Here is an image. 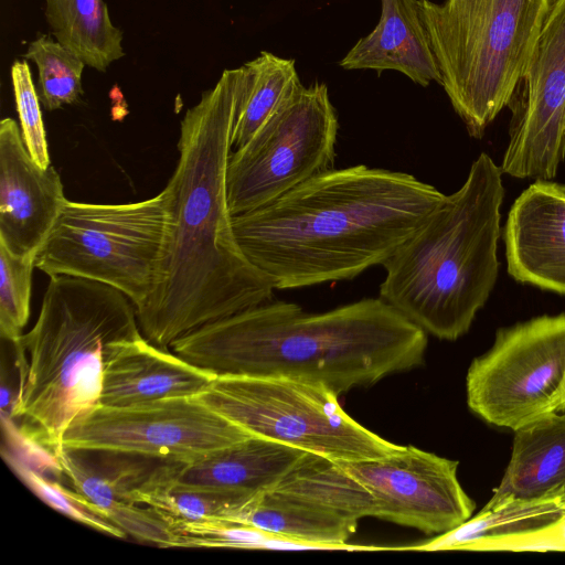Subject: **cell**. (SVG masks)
Segmentation results:
<instances>
[{"mask_svg": "<svg viewBox=\"0 0 565 565\" xmlns=\"http://www.w3.org/2000/svg\"><path fill=\"white\" fill-rule=\"evenodd\" d=\"M243 65L225 70L181 120L179 160L166 189L170 227L158 286L136 309L160 348L216 320L270 301L274 287L241 249L226 172Z\"/></svg>", "mask_w": 565, "mask_h": 565, "instance_id": "obj_1", "label": "cell"}, {"mask_svg": "<svg viewBox=\"0 0 565 565\" xmlns=\"http://www.w3.org/2000/svg\"><path fill=\"white\" fill-rule=\"evenodd\" d=\"M445 194L411 173L330 169L233 216L237 243L274 289L352 279L382 265Z\"/></svg>", "mask_w": 565, "mask_h": 565, "instance_id": "obj_2", "label": "cell"}, {"mask_svg": "<svg viewBox=\"0 0 565 565\" xmlns=\"http://www.w3.org/2000/svg\"><path fill=\"white\" fill-rule=\"evenodd\" d=\"M427 343L422 328L379 297L318 313L270 300L204 324L170 349L217 376L309 381L340 395L419 366Z\"/></svg>", "mask_w": 565, "mask_h": 565, "instance_id": "obj_3", "label": "cell"}, {"mask_svg": "<svg viewBox=\"0 0 565 565\" xmlns=\"http://www.w3.org/2000/svg\"><path fill=\"white\" fill-rule=\"evenodd\" d=\"M502 173L480 153L461 188L381 265L380 298L440 340L467 333L495 285Z\"/></svg>", "mask_w": 565, "mask_h": 565, "instance_id": "obj_4", "label": "cell"}, {"mask_svg": "<svg viewBox=\"0 0 565 565\" xmlns=\"http://www.w3.org/2000/svg\"><path fill=\"white\" fill-rule=\"evenodd\" d=\"M140 331L136 307L120 290L51 277L34 326L18 341L7 340L19 374L11 417L54 457L70 425L99 404L106 348Z\"/></svg>", "mask_w": 565, "mask_h": 565, "instance_id": "obj_5", "label": "cell"}, {"mask_svg": "<svg viewBox=\"0 0 565 565\" xmlns=\"http://www.w3.org/2000/svg\"><path fill=\"white\" fill-rule=\"evenodd\" d=\"M553 0H419L441 86L469 135L509 105Z\"/></svg>", "mask_w": 565, "mask_h": 565, "instance_id": "obj_6", "label": "cell"}, {"mask_svg": "<svg viewBox=\"0 0 565 565\" xmlns=\"http://www.w3.org/2000/svg\"><path fill=\"white\" fill-rule=\"evenodd\" d=\"M170 227V195L126 204L65 200L35 257L50 277L66 275L111 286L141 308L154 292Z\"/></svg>", "mask_w": 565, "mask_h": 565, "instance_id": "obj_7", "label": "cell"}, {"mask_svg": "<svg viewBox=\"0 0 565 565\" xmlns=\"http://www.w3.org/2000/svg\"><path fill=\"white\" fill-rule=\"evenodd\" d=\"M338 396L316 382L221 375L195 397L250 436L333 461L380 459L404 448L354 420Z\"/></svg>", "mask_w": 565, "mask_h": 565, "instance_id": "obj_8", "label": "cell"}, {"mask_svg": "<svg viewBox=\"0 0 565 565\" xmlns=\"http://www.w3.org/2000/svg\"><path fill=\"white\" fill-rule=\"evenodd\" d=\"M458 465L415 446L380 459L334 461L326 475L328 503L356 521L376 518L444 534L476 509L458 480Z\"/></svg>", "mask_w": 565, "mask_h": 565, "instance_id": "obj_9", "label": "cell"}, {"mask_svg": "<svg viewBox=\"0 0 565 565\" xmlns=\"http://www.w3.org/2000/svg\"><path fill=\"white\" fill-rule=\"evenodd\" d=\"M339 121L328 87H302L241 148L226 185L233 216L262 207L333 167Z\"/></svg>", "mask_w": 565, "mask_h": 565, "instance_id": "obj_10", "label": "cell"}, {"mask_svg": "<svg viewBox=\"0 0 565 565\" xmlns=\"http://www.w3.org/2000/svg\"><path fill=\"white\" fill-rule=\"evenodd\" d=\"M565 377V313L540 316L495 333L467 372V404L482 420L512 430L551 413Z\"/></svg>", "mask_w": 565, "mask_h": 565, "instance_id": "obj_11", "label": "cell"}, {"mask_svg": "<svg viewBox=\"0 0 565 565\" xmlns=\"http://www.w3.org/2000/svg\"><path fill=\"white\" fill-rule=\"evenodd\" d=\"M250 437L196 397L97 405L66 429L63 447L192 461Z\"/></svg>", "mask_w": 565, "mask_h": 565, "instance_id": "obj_12", "label": "cell"}, {"mask_svg": "<svg viewBox=\"0 0 565 565\" xmlns=\"http://www.w3.org/2000/svg\"><path fill=\"white\" fill-rule=\"evenodd\" d=\"M508 107L502 172L553 179L565 158V0H553Z\"/></svg>", "mask_w": 565, "mask_h": 565, "instance_id": "obj_13", "label": "cell"}, {"mask_svg": "<svg viewBox=\"0 0 565 565\" xmlns=\"http://www.w3.org/2000/svg\"><path fill=\"white\" fill-rule=\"evenodd\" d=\"M14 119L0 122V243L19 256L36 254L66 200L53 166L29 153Z\"/></svg>", "mask_w": 565, "mask_h": 565, "instance_id": "obj_14", "label": "cell"}, {"mask_svg": "<svg viewBox=\"0 0 565 565\" xmlns=\"http://www.w3.org/2000/svg\"><path fill=\"white\" fill-rule=\"evenodd\" d=\"M503 239L511 277L565 295V184H530L509 211Z\"/></svg>", "mask_w": 565, "mask_h": 565, "instance_id": "obj_15", "label": "cell"}, {"mask_svg": "<svg viewBox=\"0 0 565 565\" xmlns=\"http://www.w3.org/2000/svg\"><path fill=\"white\" fill-rule=\"evenodd\" d=\"M424 551H565V492L481 509L468 521L413 546Z\"/></svg>", "mask_w": 565, "mask_h": 565, "instance_id": "obj_16", "label": "cell"}, {"mask_svg": "<svg viewBox=\"0 0 565 565\" xmlns=\"http://www.w3.org/2000/svg\"><path fill=\"white\" fill-rule=\"evenodd\" d=\"M216 376L143 335L126 339L110 343L105 350L98 405L119 407L195 397Z\"/></svg>", "mask_w": 565, "mask_h": 565, "instance_id": "obj_17", "label": "cell"}, {"mask_svg": "<svg viewBox=\"0 0 565 565\" xmlns=\"http://www.w3.org/2000/svg\"><path fill=\"white\" fill-rule=\"evenodd\" d=\"M339 64L344 70L396 71L423 87L441 85L419 0H381L379 23Z\"/></svg>", "mask_w": 565, "mask_h": 565, "instance_id": "obj_18", "label": "cell"}, {"mask_svg": "<svg viewBox=\"0 0 565 565\" xmlns=\"http://www.w3.org/2000/svg\"><path fill=\"white\" fill-rule=\"evenodd\" d=\"M306 454L250 436L192 461H172L169 471L181 483L255 494L274 488Z\"/></svg>", "mask_w": 565, "mask_h": 565, "instance_id": "obj_19", "label": "cell"}, {"mask_svg": "<svg viewBox=\"0 0 565 565\" xmlns=\"http://www.w3.org/2000/svg\"><path fill=\"white\" fill-rule=\"evenodd\" d=\"M513 431L510 461L484 510L565 492V413L545 414Z\"/></svg>", "mask_w": 565, "mask_h": 565, "instance_id": "obj_20", "label": "cell"}, {"mask_svg": "<svg viewBox=\"0 0 565 565\" xmlns=\"http://www.w3.org/2000/svg\"><path fill=\"white\" fill-rule=\"evenodd\" d=\"M54 458L73 489L108 520L127 507L140 504L139 492L164 461L118 451L66 447Z\"/></svg>", "mask_w": 565, "mask_h": 565, "instance_id": "obj_21", "label": "cell"}, {"mask_svg": "<svg viewBox=\"0 0 565 565\" xmlns=\"http://www.w3.org/2000/svg\"><path fill=\"white\" fill-rule=\"evenodd\" d=\"M254 526L308 550L348 547L356 531L354 519L303 498L269 489L256 493L223 519Z\"/></svg>", "mask_w": 565, "mask_h": 565, "instance_id": "obj_22", "label": "cell"}, {"mask_svg": "<svg viewBox=\"0 0 565 565\" xmlns=\"http://www.w3.org/2000/svg\"><path fill=\"white\" fill-rule=\"evenodd\" d=\"M44 13L54 39L86 65L104 72L125 55L104 0H45Z\"/></svg>", "mask_w": 565, "mask_h": 565, "instance_id": "obj_23", "label": "cell"}, {"mask_svg": "<svg viewBox=\"0 0 565 565\" xmlns=\"http://www.w3.org/2000/svg\"><path fill=\"white\" fill-rule=\"evenodd\" d=\"M243 67L244 78L231 137L235 150L302 87L292 58L263 51Z\"/></svg>", "mask_w": 565, "mask_h": 565, "instance_id": "obj_24", "label": "cell"}, {"mask_svg": "<svg viewBox=\"0 0 565 565\" xmlns=\"http://www.w3.org/2000/svg\"><path fill=\"white\" fill-rule=\"evenodd\" d=\"M172 461L164 460L138 495L140 504L153 508L169 522L225 519L256 494L178 482L170 476Z\"/></svg>", "mask_w": 565, "mask_h": 565, "instance_id": "obj_25", "label": "cell"}, {"mask_svg": "<svg viewBox=\"0 0 565 565\" xmlns=\"http://www.w3.org/2000/svg\"><path fill=\"white\" fill-rule=\"evenodd\" d=\"M38 66V95L46 110L76 103L83 94L85 63L68 49L47 35L32 41L23 55Z\"/></svg>", "mask_w": 565, "mask_h": 565, "instance_id": "obj_26", "label": "cell"}, {"mask_svg": "<svg viewBox=\"0 0 565 565\" xmlns=\"http://www.w3.org/2000/svg\"><path fill=\"white\" fill-rule=\"evenodd\" d=\"M170 523L178 547L308 550L254 526L223 519Z\"/></svg>", "mask_w": 565, "mask_h": 565, "instance_id": "obj_27", "label": "cell"}, {"mask_svg": "<svg viewBox=\"0 0 565 565\" xmlns=\"http://www.w3.org/2000/svg\"><path fill=\"white\" fill-rule=\"evenodd\" d=\"M35 257L15 255L0 243V334L11 342L22 337L30 317Z\"/></svg>", "mask_w": 565, "mask_h": 565, "instance_id": "obj_28", "label": "cell"}, {"mask_svg": "<svg viewBox=\"0 0 565 565\" xmlns=\"http://www.w3.org/2000/svg\"><path fill=\"white\" fill-rule=\"evenodd\" d=\"M6 461L28 488L55 511L94 530L122 539L127 534L111 521L98 513L77 491L64 488L50 480L20 458L7 454Z\"/></svg>", "mask_w": 565, "mask_h": 565, "instance_id": "obj_29", "label": "cell"}, {"mask_svg": "<svg viewBox=\"0 0 565 565\" xmlns=\"http://www.w3.org/2000/svg\"><path fill=\"white\" fill-rule=\"evenodd\" d=\"M11 81L24 145L33 160L42 168L51 166L41 103L30 66L15 61L11 66Z\"/></svg>", "mask_w": 565, "mask_h": 565, "instance_id": "obj_30", "label": "cell"}, {"mask_svg": "<svg viewBox=\"0 0 565 565\" xmlns=\"http://www.w3.org/2000/svg\"><path fill=\"white\" fill-rule=\"evenodd\" d=\"M552 412H565V377L551 404Z\"/></svg>", "mask_w": 565, "mask_h": 565, "instance_id": "obj_31", "label": "cell"}]
</instances>
